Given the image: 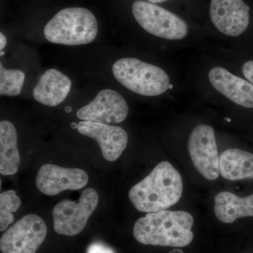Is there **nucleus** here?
I'll return each mask as SVG.
<instances>
[{
	"label": "nucleus",
	"instance_id": "20",
	"mask_svg": "<svg viewBox=\"0 0 253 253\" xmlns=\"http://www.w3.org/2000/svg\"><path fill=\"white\" fill-rule=\"evenodd\" d=\"M86 253H115L112 249L106 246V245L96 243L91 244L87 250Z\"/></svg>",
	"mask_w": 253,
	"mask_h": 253
},
{
	"label": "nucleus",
	"instance_id": "23",
	"mask_svg": "<svg viewBox=\"0 0 253 253\" xmlns=\"http://www.w3.org/2000/svg\"><path fill=\"white\" fill-rule=\"evenodd\" d=\"M149 2L154 3V4H158V3H162L164 1H168V0H148Z\"/></svg>",
	"mask_w": 253,
	"mask_h": 253
},
{
	"label": "nucleus",
	"instance_id": "22",
	"mask_svg": "<svg viewBox=\"0 0 253 253\" xmlns=\"http://www.w3.org/2000/svg\"><path fill=\"white\" fill-rule=\"evenodd\" d=\"M6 45V39L2 33H0V49L2 50Z\"/></svg>",
	"mask_w": 253,
	"mask_h": 253
},
{
	"label": "nucleus",
	"instance_id": "1",
	"mask_svg": "<svg viewBox=\"0 0 253 253\" xmlns=\"http://www.w3.org/2000/svg\"><path fill=\"white\" fill-rule=\"evenodd\" d=\"M181 174L167 161L158 163L142 180L129 190V201L139 212H154L172 207L181 199Z\"/></svg>",
	"mask_w": 253,
	"mask_h": 253
},
{
	"label": "nucleus",
	"instance_id": "15",
	"mask_svg": "<svg viewBox=\"0 0 253 253\" xmlns=\"http://www.w3.org/2000/svg\"><path fill=\"white\" fill-rule=\"evenodd\" d=\"M214 213L221 222L231 224L239 218L253 217V194L247 197L222 191L214 197Z\"/></svg>",
	"mask_w": 253,
	"mask_h": 253
},
{
	"label": "nucleus",
	"instance_id": "5",
	"mask_svg": "<svg viewBox=\"0 0 253 253\" xmlns=\"http://www.w3.org/2000/svg\"><path fill=\"white\" fill-rule=\"evenodd\" d=\"M131 11L137 23L153 36L179 41L189 33L184 20L154 3L137 0L133 3Z\"/></svg>",
	"mask_w": 253,
	"mask_h": 253
},
{
	"label": "nucleus",
	"instance_id": "21",
	"mask_svg": "<svg viewBox=\"0 0 253 253\" xmlns=\"http://www.w3.org/2000/svg\"><path fill=\"white\" fill-rule=\"evenodd\" d=\"M243 73L245 78L253 84V61H247L243 66Z\"/></svg>",
	"mask_w": 253,
	"mask_h": 253
},
{
	"label": "nucleus",
	"instance_id": "4",
	"mask_svg": "<svg viewBox=\"0 0 253 253\" xmlns=\"http://www.w3.org/2000/svg\"><path fill=\"white\" fill-rule=\"evenodd\" d=\"M113 76L122 85L142 96H158L169 85L167 73L158 66L134 58H123L113 64Z\"/></svg>",
	"mask_w": 253,
	"mask_h": 253
},
{
	"label": "nucleus",
	"instance_id": "7",
	"mask_svg": "<svg viewBox=\"0 0 253 253\" xmlns=\"http://www.w3.org/2000/svg\"><path fill=\"white\" fill-rule=\"evenodd\" d=\"M47 227L39 216L28 214L5 231L0 239L1 253H36L46 239Z\"/></svg>",
	"mask_w": 253,
	"mask_h": 253
},
{
	"label": "nucleus",
	"instance_id": "25",
	"mask_svg": "<svg viewBox=\"0 0 253 253\" xmlns=\"http://www.w3.org/2000/svg\"><path fill=\"white\" fill-rule=\"evenodd\" d=\"M225 121H228V122H231V119H229V118H225Z\"/></svg>",
	"mask_w": 253,
	"mask_h": 253
},
{
	"label": "nucleus",
	"instance_id": "6",
	"mask_svg": "<svg viewBox=\"0 0 253 253\" xmlns=\"http://www.w3.org/2000/svg\"><path fill=\"white\" fill-rule=\"evenodd\" d=\"M99 201L98 193L87 188L83 191L78 201L63 200L56 204L52 211L55 232L67 236L79 234L85 228Z\"/></svg>",
	"mask_w": 253,
	"mask_h": 253
},
{
	"label": "nucleus",
	"instance_id": "2",
	"mask_svg": "<svg viewBox=\"0 0 253 253\" xmlns=\"http://www.w3.org/2000/svg\"><path fill=\"white\" fill-rule=\"evenodd\" d=\"M194 217L185 211L149 212L136 221L133 236L144 245L185 247L194 239Z\"/></svg>",
	"mask_w": 253,
	"mask_h": 253
},
{
	"label": "nucleus",
	"instance_id": "11",
	"mask_svg": "<svg viewBox=\"0 0 253 253\" xmlns=\"http://www.w3.org/2000/svg\"><path fill=\"white\" fill-rule=\"evenodd\" d=\"M250 7L243 0H211L210 16L223 34L241 36L249 25Z\"/></svg>",
	"mask_w": 253,
	"mask_h": 253
},
{
	"label": "nucleus",
	"instance_id": "10",
	"mask_svg": "<svg viewBox=\"0 0 253 253\" xmlns=\"http://www.w3.org/2000/svg\"><path fill=\"white\" fill-rule=\"evenodd\" d=\"M89 181L87 173L79 168H66L54 164L43 165L36 176V186L46 196L56 195L66 190H79Z\"/></svg>",
	"mask_w": 253,
	"mask_h": 253
},
{
	"label": "nucleus",
	"instance_id": "8",
	"mask_svg": "<svg viewBox=\"0 0 253 253\" xmlns=\"http://www.w3.org/2000/svg\"><path fill=\"white\" fill-rule=\"evenodd\" d=\"M188 150L193 164L208 180H216L220 174L215 134L212 126L199 125L191 131Z\"/></svg>",
	"mask_w": 253,
	"mask_h": 253
},
{
	"label": "nucleus",
	"instance_id": "14",
	"mask_svg": "<svg viewBox=\"0 0 253 253\" xmlns=\"http://www.w3.org/2000/svg\"><path fill=\"white\" fill-rule=\"evenodd\" d=\"M71 84V80L66 75L51 68L40 78L33 89V97L38 102L45 106H58L67 97Z\"/></svg>",
	"mask_w": 253,
	"mask_h": 253
},
{
	"label": "nucleus",
	"instance_id": "9",
	"mask_svg": "<svg viewBox=\"0 0 253 253\" xmlns=\"http://www.w3.org/2000/svg\"><path fill=\"white\" fill-rule=\"evenodd\" d=\"M128 113L129 107L122 95L113 89H103L76 115L82 121L110 125L123 122Z\"/></svg>",
	"mask_w": 253,
	"mask_h": 253
},
{
	"label": "nucleus",
	"instance_id": "16",
	"mask_svg": "<svg viewBox=\"0 0 253 253\" xmlns=\"http://www.w3.org/2000/svg\"><path fill=\"white\" fill-rule=\"evenodd\" d=\"M219 171L228 180L253 179V154L241 149L226 150L219 156Z\"/></svg>",
	"mask_w": 253,
	"mask_h": 253
},
{
	"label": "nucleus",
	"instance_id": "17",
	"mask_svg": "<svg viewBox=\"0 0 253 253\" xmlns=\"http://www.w3.org/2000/svg\"><path fill=\"white\" fill-rule=\"evenodd\" d=\"M21 163L18 149V135L13 123L0 122V173L13 175L17 173Z\"/></svg>",
	"mask_w": 253,
	"mask_h": 253
},
{
	"label": "nucleus",
	"instance_id": "19",
	"mask_svg": "<svg viewBox=\"0 0 253 253\" xmlns=\"http://www.w3.org/2000/svg\"><path fill=\"white\" fill-rule=\"evenodd\" d=\"M21 201L13 190L0 194V231H6L14 220L13 213L21 207Z\"/></svg>",
	"mask_w": 253,
	"mask_h": 253
},
{
	"label": "nucleus",
	"instance_id": "24",
	"mask_svg": "<svg viewBox=\"0 0 253 253\" xmlns=\"http://www.w3.org/2000/svg\"><path fill=\"white\" fill-rule=\"evenodd\" d=\"M173 88V85L172 84H169V86H168V89H172Z\"/></svg>",
	"mask_w": 253,
	"mask_h": 253
},
{
	"label": "nucleus",
	"instance_id": "18",
	"mask_svg": "<svg viewBox=\"0 0 253 253\" xmlns=\"http://www.w3.org/2000/svg\"><path fill=\"white\" fill-rule=\"evenodd\" d=\"M25 73L16 69H6L0 64V94L16 96L21 94L24 84Z\"/></svg>",
	"mask_w": 253,
	"mask_h": 253
},
{
	"label": "nucleus",
	"instance_id": "3",
	"mask_svg": "<svg viewBox=\"0 0 253 253\" xmlns=\"http://www.w3.org/2000/svg\"><path fill=\"white\" fill-rule=\"evenodd\" d=\"M97 21L89 9L70 7L61 10L46 23L44 37L48 41L63 45H83L97 36Z\"/></svg>",
	"mask_w": 253,
	"mask_h": 253
},
{
	"label": "nucleus",
	"instance_id": "12",
	"mask_svg": "<svg viewBox=\"0 0 253 253\" xmlns=\"http://www.w3.org/2000/svg\"><path fill=\"white\" fill-rule=\"evenodd\" d=\"M77 129L83 135L96 141L103 156L109 162L117 161L127 145V133L121 126L81 121L78 124Z\"/></svg>",
	"mask_w": 253,
	"mask_h": 253
},
{
	"label": "nucleus",
	"instance_id": "13",
	"mask_svg": "<svg viewBox=\"0 0 253 253\" xmlns=\"http://www.w3.org/2000/svg\"><path fill=\"white\" fill-rule=\"evenodd\" d=\"M210 82L219 93L243 107L253 108V84L225 68L214 67L208 74Z\"/></svg>",
	"mask_w": 253,
	"mask_h": 253
}]
</instances>
